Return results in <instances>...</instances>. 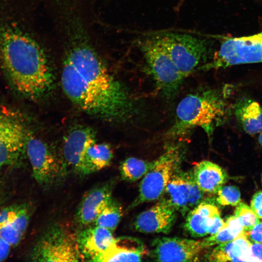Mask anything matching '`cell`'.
Returning a JSON list of instances; mask_svg holds the SVG:
<instances>
[{"instance_id":"25","label":"cell","mask_w":262,"mask_h":262,"mask_svg":"<svg viewBox=\"0 0 262 262\" xmlns=\"http://www.w3.org/2000/svg\"><path fill=\"white\" fill-rule=\"evenodd\" d=\"M121 215L120 206L112 198L99 213L93 224L113 232L117 228Z\"/></svg>"},{"instance_id":"16","label":"cell","mask_w":262,"mask_h":262,"mask_svg":"<svg viewBox=\"0 0 262 262\" xmlns=\"http://www.w3.org/2000/svg\"><path fill=\"white\" fill-rule=\"evenodd\" d=\"M113 232L93 224L82 228L76 233L82 260L92 261L105 251L116 240Z\"/></svg>"},{"instance_id":"18","label":"cell","mask_w":262,"mask_h":262,"mask_svg":"<svg viewBox=\"0 0 262 262\" xmlns=\"http://www.w3.org/2000/svg\"><path fill=\"white\" fill-rule=\"evenodd\" d=\"M147 254L144 244L139 239L131 237L116 238L105 251L93 262H140Z\"/></svg>"},{"instance_id":"14","label":"cell","mask_w":262,"mask_h":262,"mask_svg":"<svg viewBox=\"0 0 262 262\" xmlns=\"http://www.w3.org/2000/svg\"><path fill=\"white\" fill-rule=\"evenodd\" d=\"M31 215V208L26 204L0 209V236L12 246H17L25 233Z\"/></svg>"},{"instance_id":"1","label":"cell","mask_w":262,"mask_h":262,"mask_svg":"<svg viewBox=\"0 0 262 262\" xmlns=\"http://www.w3.org/2000/svg\"><path fill=\"white\" fill-rule=\"evenodd\" d=\"M53 31L62 59L61 84L71 101L107 121L130 117L134 111L132 98L108 69L93 21L82 15L68 16Z\"/></svg>"},{"instance_id":"23","label":"cell","mask_w":262,"mask_h":262,"mask_svg":"<svg viewBox=\"0 0 262 262\" xmlns=\"http://www.w3.org/2000/svg\"><path fill=\"white\" fill-rule=\"evenodd\" d=\"M113 158V152L109 145L91 144L87 148L79 175L86 176L99 171L109 165Z\"/></svg>"},{"instance_id":"30","label":"cell","mask_w":262,"mask_h":262,"mask_svg":"<svg viewBox=\"0 0 262 262\" xmlns=\"http://www.w3.org/2000/svg\"><path fill=\"white\" fill-rule=\"evenodd\" d=\"M225 223L226 225L237 237L245 233L243 226L234 215L228 217Z\"/></svg>"},{"instance_id":"13","label":"cell","mask_w":262,"mask_h":262,"mask_svg":"<svg viewBox=\"0 0 262 262\" xmlns=\"http://www.w3.org/2000/svg\"><path fill=\"white\" fill-rule=\"evenodd\" d=\"M176 211L167 198H162L137 216L135 229L143 233H168L175 221Z\"/></svg>"},{"instance_id":"31","label":"cell","mask_w":262,"mask_h":262,"mask_svg":"<svg viewBox=\"0 0 262 262\" xmlns=\"http://www.w3.org/2000/svg\"><path fill=\"white\" fill-rule=\"evenodd\" d=\"M248 262H262V243L251 242L248 249Z\"/></svg>"},{"instance_id":"7","label":"cell","mask_w":262,"mask_h":262,"mask_svg":"<svg viewBox=\"0 0 262 262\" xmlns=\"http://www.w3.org/2000/svg\"><path fill=\"white\" fill-rule=\"evenodd\" d=\"M30 135L21 115L12 110L0 111V168L21 164Z\"/></svg>"},{"instance_id":"8","label":"cell","mask_w":262,"mask_h":262,"mask_svg":"<svg viewBox=\"0 0 262 262\" xmlns=\"http://www.w3.org/2000/svg\"><path fill=\"white\" fill-rule=\"evenodd\" d=\"M28 157L33 178L45 188H49L63 180L68 173L63 160L41 139L30 135L26 146Z\"/></svg>"},{"instance_id":"26","label":"cell","mask_w":262,"mask_h":262,"mask_svg":"<svg viewBox=\"0 0 262 262\" xmlns=\"http://www.w3.org/2000/svg\"><path fill=\"white\" fill-rule=\"evenodd\" d=\"M234 215L238 218L245 231L250 229L260 221L250 207L241 202L236 206Z\"/></svg>"},{"instance_id":"4","label":"cell","mask_w":262,"mask_h":262,"mask_svg":"<svg viewBox=\"0 0 262 262\" xmlns=\"http://www.w3.org/2000/svg\"><path fill=\"white\" fill-rule=\"evenodd\" d=\"M34 262H79L82 261L74 234L64 226L54 223L47 229L32 249Z\"/></svg>"},{"instance_id":"20","label":"cell","mask_w":262,"mask_h":262,"mask_svg":"<svg viewBox=\"0 0 262 262\" xmlns=\"http://www.w3.org/2000/svg\"><path fill=\"white\" fill-rule=\"evenodd\" d=\"M219 214L220 211L215 205L203 200L188 213L185 229L193 237L207 236L211 219Z\"/></svg>"},{"instance_id":"32","label":"cell","mask_w":262,"mask_h":262,"mask_svg":"<svg viewBox=\"0 0 262 262\" xmlns=\"http://www.w3.org/2000/svg\"><path fill=\"white\" fill-rule=\"evenodd\" d=\"M226 226V223L220 216V214H217L213 217L211 221L208 228V234L213 235Z\"/></svg>"},{"instance_id":"2","label":"cell","mask_w":262,"mask_h":262,"mask_svg":"<svg viewBox=\"0 0 262 262\" xmlns=\"http://www.w3.org/2000/svg\"><path fill=\"white\" fill-rule=\"evenodd\" d=\"M29 29L15 22L0 24V64L13 89L34 100L51 91L54 79L49 48Z\"/></svg>"},{"instance_id":"17","label":"cell","mask_w":262,"mask_h":262,"mask_svg":"<svg viewBox=\"0 0 262 262\" xmlns=\"http://www.w3.org/2000/svg\"><path fill=\"white\" fill-rule=\"evenodd\" d=\"M112 183L105 182L91 189L84 194L76 213V220L80 227L83 228L93 224L112 199Z\"/></svg>"},{"instance_id":"37","label":"cell","mask_w":262,"mask_h":262,"mask_svg":"<svg viewBox=\"0 0 262 262\" xmlns=\"http://www.w3.org/2000/svg\"><path fill=\"white\" fill-rule=\"evenodd\" d=\"M1 203V196L0 193V209Z\"/></svg>"},{"instance_id":"10","label":"cell","mask_w":262,"mask_h":262,"mask_svg":"<svg viewBox=\"0 0 262 262\" xmlns=\"http://www.w3.org/2000/svg\"><path fill=\"white\" fill-rule=\"evenodd\" d=\"M258 63H262V31L251 35L226 39L213 61L201 68L208 70Z\"/></svg>"},{"instance_id":"3","label":"cell","mask_w":262,"mask_h":262,"mask_svg":"<svg viewBox=\"0 0 262 262\" xmlns=\"http://www.w3.org/2000/svg\"><path fill=\"white\" fill-rule=\"evenodd\" d=\"M228 112L226 102L215 91L190 94L179 103L175 123L168 135L180 136L194 128L200 127L210 138L215 127L226 118Z\"/></svg>"},{"instance_id":"33","label":"cell","mask_w":262,"mask_h":262,"mask_svg":"<svg viewBox=\"0 0 262 262\" xmlns=\"http://www.w3.org/2000/svg\"><path fill=\"white\" fill-rule=\"evenodd\" d=\"M12 246L0 236V262L5 260L9 255Z\"/></svg>"},{"instance_id":"9","label":"cell","mask_w":262,"mask_h":262,"mask_svg":"<svg viewBox=\"0 0 262 262\" xmlns=\"http://www.w3.org/2000/svg\"><path fill=\"white\" fill-rule=\"evenodd\" d=\"M180 149L177 146L169 147L154 161L152 166L143 177L138 196L131 207L154 201L162 196L180 161Z\"/></svg>"},{"instance_id":"35","label":"cell","mask_w":262,"mask_h":262,"mask_svg":"<svg viewBox=\"0 0 262 262\" xmlns=\"http://www.w3.org/2000/svg\"><path fill=\"white\" fill-rule=\"evenodd\" d=\"M254 213L259 219H262V208L256 210Z\"/></svg>"},{"instance_id":"11","label":"cell","mask_w":262,"mask_h":262,"mask_svg":"<svg viewBox=\"0 0 262 262\" xmlns=\"http://www.w3.org/2000/svg\"><path fill=\"white\" fill-rule=\"evenodd\" d=\"M152 255L160 262H196L206 248L202 241L179 237H161L154 240Z\"/></svg>"},{"instance_id":"19","label":"cell","mask_w":262,"mask_h":262,"mask_svg":"<svg viewBox=\"0 0 262 262\" xmlns=\"http://www.w3.org/2000/svg\"><path fill=\"white\" fill-rule=\"evenodd\" d=\"M193 175L200 190L206 194L217 192L227 182V172L219 165L207 160L196 163L194 167Z\"/></svg>"},{"instance_id":"22","label":"cell","mask_w":262,"mask_h":262,"mask_svg":"<svg viewBox=\"0 0 262 262\" xmlns=\"http://www.w3.org/2000/svg\"><path fill=\"white\" fill-rule=\"evenodd\" d=\"M235 115L244 130L249 134L262 131V107L250 99H239L234 106Z\"/></svg>"},{"instance_id":"15","label":"cell","mask_w":262,"mask_h":262,"mask_svg":"<svg viewBox=\"0 0 262 262\" xmlns=\"http://www.w3.org/2000/svg\"><path fill=\"white\" fill-rule=\"evenodd\" d=\"M96 141L95 131L86 126L72 129L65 138L63 159L67 168L79 174L85 152L88 147Z\"/></svg>"},{"instance_id":"21","label":"cell","mask_w":262,"mask_h":262,"mask_svg":"<svg viewBox=\"0 0 262 262\" xmlns=\"http://www.w3.org/2000/svg\"><path fill=\"white\" fill-rule=\"evenodd\" d=\"M250 244L244 233L232 241L218 245L206 259L210 262H248Z\"/></svg>"},{"instance_id":"5","label":"cell","mask_w":262,"mask_h":262,"mask_svg":"<svg viewBox=\"0 0 262 262\" xmlns=\"http://www.w3.org/2000/svg\"><path fill=\"white\" fill-rule=\"evenodd\" d=\"M139 47L158 87L167 97L174 95L184 79L157 36L140 42Z\"/></svg>"},{"instance_id":"6","label":"cell","mask_w":262,"mask_h":262,"mask_svg":"<svg viewBox=\"0 0 262 262\" xmlns=\"http://www.w3.org/2000/svg\"><path fill=\"white\" fill-rule=\"evenodd\" d=\"M157 36L184 78L207 59L209 47L204 39L173 33Z\"/></svg>"},{"instance_id":"34","label":"cell","mask_w":262,"mask_h":262,"mask_svg":"<svg viewBox=\"0 0 262 262\" xmlns=\"http://www.w3.org/2000/svg\"><path fill=\"white\" fill-rule=\"evenodd\" d=\"M250 207L254 212L262 208V191H258L253 195Z\"/></svg>"},{"instance_id":"36","label":"cell","mask_w":262,"mask_h":262,"mask_svg":"<svg viewBox=\"0 0 262 262\" xmlns=\"http://www.w3.org/2000/svg\"><path fill=\"white\" fill-rule=\"evenodd\" d=\"M259 142L260 144L262 147V131L260 132V134L259 136Z\"/></svg>"},{"instance_id":"12","label":"cell","mask_w":262,"mask_h":262,"mask_svg":"<svg viewBox=\"0 0 262 262\" xmlns=\"http://www.w3.org/2000/svg\"><path fill=\"white\" fill-rule=\"evenodd\" d=\"M176 171L165 193L177 211L184 215L203 201L205 193L197 185L193 173Z\"/></svg>"},{"instance_id":"27","label":"cell","mask_w":262,"mask_h":262,"mask_svg":"<svg viewBox=\"0 0 262 262\" xmlns=\"http://www.w3.org/2000/svg\"><path fill=\"white\" fill-rule=\"evenodd\" d=\"M216 194V201L222 206H236L241 201L239 189L235 186H222Z\"/></svg>"},{"instance_id":"29","label":"cell","mask_w":262,"mask_h":262,"mask_svg":"<svg viewBox=\"0 0 262 262\" xmlns=\"http://www.w3.org/2000/svg\"><path fill=\"white\" fill-rule=\"evenodd\" d=\"M248 240L252 243H262V222H259L250 229L245 231Z\"/></svg>"},{"instance_id":"28","label":"cell","mask_w":262,"mask_h":262,"mask_svg":"<svg viewBox=\"0 0 262 262\" xmlns=\"http://www.w3.org/2000/svg\"><path fill=\"white\" fill-rule=\"evenodd\" d=\"M236 238L237 237L226 225L223 229L216 233L210 235L202 241L204 246L207 248L215 245L232 241Z\"/></svg>"},{"instance_id":"24","label":"cell","mask_w":262,"mask_h":262,"mask_svg":"<svg viewBox=\"0 0 262 262\" xmlns=\"http://www.w3.org/2000/svg\"><path fill=\"white\" fill-rule=\"evenodd\" d=\"M154 161L148 162L135 157L126 159L119 166L122 178L127 181H135L143 178L152 166Z\"/></svg>"}]
</instances>
